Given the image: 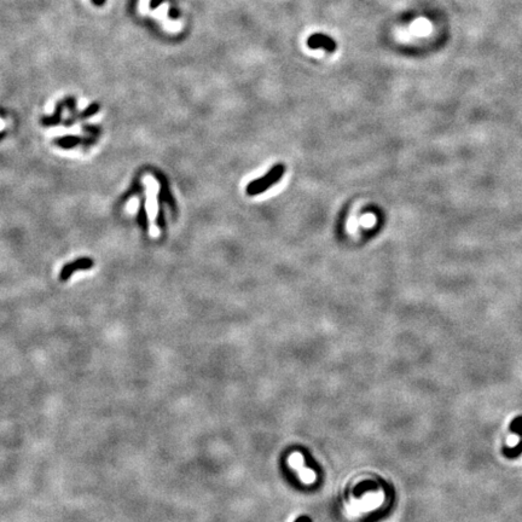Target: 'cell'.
<instances>
[{
    "mask_svg": "<svg viewBox=\"0 0 522 522\" xmlns=\"http://www.w3.org/2000/svg\"><path fill=\"white\" fill-rule=\"evenodd\" d=\"M284 174V167L282 165L276 166L275 168H272L271 171L266 174L265 177L260 178V179L254 180L247 186V194L250 196L259 195L261 192H265L266 190L274 186L278 180L282 179Z\"/></svg>",
    "mask_w": 522,
    "mask_h": 522,
    "instance_id": "6da1fadb",
    "label": "cell"
},
{
    "mask_svg": "<svg viewBox=\"0 0 522 522\" xmlns=\"http://www.w3.org/2000/svg\"><path fill=\"white\" fill-rule=\"evenodd\" d=\"M168 9H170V5H168L167 3H165V4H161L159 8L155 9V10L150 11L149 14L151 15V17H154V19H156L157 21L161 22L165 31L171 33H178L182 29L183 23L179 22V21H171L170 17H168Z\"/></svg>",
    "mask_w": 522,
    "mask_h": 522,
    "instance_id": "7a4b0ae2",
    "label": "cell"
},
{
    "mask_svg": "<svg viewBox=\"0 0 522 522\" xmlns=\"http://www.w3.org/2000/svg\"><path fill=\"white\" fill-rule=\"evenodd\" d=\"M289 465H292L294 469L298 471L299 476L301 477V480L306 483V485H311V483L314 482V480H316V474H314L313 470L305 467L304 457H302L301 453H293V455L289 457Z\"/></svg>",
    "mask_w": 522,
    "mask_h": 522,
    "instance_id": "3957f363",
    "label": "cell"
},
{
    "mask_svg": "<svg viewBox=\"0 0 522 522\" xmlns=\"http://www.w3.org/2000/svg\"><path fill=\"white\" fill-rule=\"evenodd\" d=\"M93 261H92V259H88V257H81V259L75 260L72 264H67V265H64L63 269H62L61 275H59V280L62 282L68 281L72 277L74 272L80 271V270H90L93 268Z\"/></svg>",
    "mask_w": 522,
    "mask_h": 522,
    "instance_id": "277c9868",
    "label": "cell"
},
{
    "mask_svg": "<svg viewBox=\"0 0 522 522\" xmlns=\"http://www.w3.org/2000/svg\"><path fill=\"white\" fill-rule=\"evenodd\" d=\"M308 45H310L311 47H313V49H319V47H323V49L328 50V51H334V49H335L334 41L331 40L330 38L325 37V35H322V34H316V35H313V37H311L310 40H308Z\"/></svg>",
    "mask_w": 522,
    "mask_h": 522,
    "instance_id": "5b68a950",
    "label": "cell"
},
{
    "mask_svg": "<svg viewBox=\"0 0 522 522\" xmlns=\"http://www.w3.org/2000/svg\"><path fill=\"white\" fill-rule=\"evenodd\" d=\"M80 143H81V138H79L78 136H65V137L53 141V144H57L58 147L63 148V149H73Z\"/></svg>",
    "mask_w": 522,
    "mask_h": 522,
    "instance_id": "8992f818",
    "label": "cell"
},
{
    "mask_svg": "<svg viewBox=\"0 0 522 522\" xmlns=\"http://www.w3.org/2000/svg\"><path fill=\"white\" fill-rule=\"evenodd\" d=\"M62 110H63V108H62L61 105H59V109L57 108V110H56L55 114L52 115V116H46L44 117L43 120H41V123H43L44 127H53L55 124L59 123L62 121Z\"/></svg>",
    "mask_w": 522,
    "mask_h": 522,
    "instance_id": "52a82bcc",
    "label": "cell"
},
{
    "mask_svg": "<svg viewBox=\"0 0 522 522\" xmlns=\"http://www.w3.org/2000/svg\"><path fill=\"white\" fill-rule=\"evenodd\" d=\"M503 453L506 458H517L522 455V439L515 447H503Z\"/></svg>",
    "mask_w": 522,
    "mask_h": 522,
    "instance_id": "ba28073f",
    "label": "cell"
},
{
    "mask_svg": "<svg viewBox=\"0 0 522 522\" xmlns=\"http://www.w3.org/2000/svg\"><path fill=\"white\" fill-rule=\"evenodd\" d=\"M510 432L515 433L522 439V416L516 417L511 423H510Z\"/></svg>",
    "mask_w": 522,
    "mask_h": 522,
    "instance_id": "9c48e42d",
    "label": "cell"
},
{
    "mask_svg": "<svg viewBox=\"0 0 522 522\" xmlns=\"http://www.w3.org/2000/svg\"><path fill=\"white\" fill-rule=\"evenodd\" d=\"M99 111V105L98 104H92L90 106H87V108L85 109L84 111L81 112V118H87V117H91L93 116L94 114H97V112Z\"/></svg>",
    "mask_w": 522,
    "mask_h": 522,
    "instance_id": "30bf717a",
    "label": "cell"
},
{
    "mask_svg": "<svg viewBox=\"0 0 522 522\" xmlns=\"http://www.w3.org/2000/svg\"><path fill=\"white\" fill-rule=\"evenodd\" d=\"M150 0H139V5H138V10L139 13H141V15H143V16H145V15H148L150 13Z\"/></svg>",
    "mask_w": 522,
    "mask_h": 522,
    "instance_id": "8fae6325",
    "label": "cell"
},
{
    "mask_svg": "<svg viewBox=\"0 0 522 522\" xmlns=\"http://www.w3.org/2000/svg\"><path fill=\"white\" fill-rule=\"evenodd\" d=\"M84 129L87 130V132H92V133H93V136H96L97 133L100 130L97 126H93V124H88V126H84Z\"/></svg>",
    "mask_w": 522,
    "mask_h": 522,
    "instance_id": "7c38bea8",
    "label": "cell"
}]
</instances>
